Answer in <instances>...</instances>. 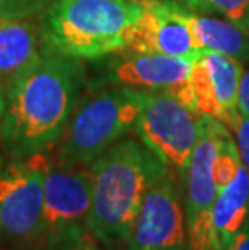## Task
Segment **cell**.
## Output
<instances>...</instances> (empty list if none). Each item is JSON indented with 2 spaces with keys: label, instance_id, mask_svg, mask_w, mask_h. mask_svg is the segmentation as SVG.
I'll use <instances>...</instances> for the list:
<instances>
[{
  "label": "cell",
  "instance_id": "obj_1",
  "mask_svg": "<svg viewBox=\"0 0 249 250\" xmlns=\"http://www.w3.org/2000/svg\"><path fill=\"white\" fill-rule=\"evenodd\" d=\"M78 58L47 49L5 87L2 144L10 158L45 153L62 137L81 97Z\"/></svg>",
  "mask_w": 249,
  "mask_h": 250
},
{
  "label": "cell",
  "instance_id": "obj_2",
  "mask_svg": "<svg viewBox=\"0 0 249 250\" xmlns=\"http://www.w3.org/2000/svg\"><path fill=\"white\" fill-rule=\"evenodd\" d=\"M91 171L92 202L84 225L105 247L125 244L147 192L170 169L141 139L123 137Z\"/></svg>",
  "mask_w": 249,
  "mask_h": 250
},
{
  "label": "cell",
  "instance_id": "obj_3",
  "mask_svg": "<svg viewBox=\"0 0 249 250\" xmlns=\"http://www.w3.org/2000/svg\"><path fill=\"white\" fill-rule=\"evenodd\" d=\"M142 13L137 0H49L41 29L49 49L92 60L123 52Z\"/></svg>",
  "mask_w": 249,
  "mask_h": 250
},
{
  "label": "cell",
  "instance_id": "obj_4",
  "mask_svg": "<svg viewBox=\"0 0 249 250\" xmlns=\"http://www.w3.org/2000/svg\"><path fill=\"white\" fill-rule=\"evenodd\" d=\"M147 92L104 87L79 100L62 137L55 144L52 163L76 168L91 167L97 158L135 129Z\"/></svg>",
  "mask_w": 249,
  "mask_h": 250
},
{
  "label": "cell",
  "instance_id": "obj_5",
  "mask_svg": "<svg viewBox=\"0 0 249 250\" xmlns=\"http://www.w3.org/2000/svg\"><path fill=\"white\" fill-rule=\"evenodd\" d=\"M50 158L45 153L10 158L0 168V241L29 246L42 241L44 183Z\"/></svg>",
  "mask_w": 249,
  "mask_h": 250
},
{
  "label": "cell",
  "instance_id": "obj_6",
  "mask_svg": "<svg viewBox=\"0 0 249 250\" xmlns=\"http://www.w3.org/2000/svg\"><path fill=\"white\" fill-rule=\"evenodd\" d=\"M204 116L177 95L152 92L146 95L135 131L146 147L181 178L199 141Z\"/></svg>",
  "mask_w": 249,
  "mask_h": 250
},
{
  "label": "cell",
  "instance_id": "obj_7",
  "mask_svg": "<svg viewBox=\"0 0 249 250\" xmlns=\"http://www.w3.org/2000/svg\"><path fill=\"white\" fill-rule=\"evenodd\" d=\"M226 126L212 116H204L199 141L180 178L184 186V215L189 250H222L217 241L212 211L219 192L214 176V163L220 139Z\"/></svg>",
  "mask_w": 249,
  "mask_h": 250
},
{
  "label": "cell",
  "instance_id": "obj_8",
  "mask_svg": "<svg viewBox=\"0 0 249 250\" xmlns=\"http://www.w3.org/2000/svg\"><path fill=\"white\" fill-rule=\"evenodd\" d=\"M125 250H189L184 204L172 171L147 192Z\"/></svg>",
  "mask_w": 249,
  "mask_h": 250
},
{
  "label": "cell",
  "instance_id": "obj_9",
  "mask_svg": "<svg viewBox=\"0 0 249 250\" xmlns=\"http://www.w3.org/2000/svg\"><path fill=\"white\" fill-rule=\"evenodd\" d=\"M115 62L110 79L123 87L141 92H168L196 108L191 87V58L160 54H123Z\"/></svg>",
  "mask_w": 249,
  "mask_h": 250
},
{
  "label": "cell",
  "instance_id": "obj_10",
  "mask_svg": "<svg viewBox=\"0 0 249 250\" xmlns=\"http://www.w3.org/2000/svg\"><path fill=\"white\" fill-rule=\"evenodd\" d=\"M243 71V63L236 58L204 50L193 62L191 68L196 108L225 125L238 110V90Z\"/></svg>",
  "mask_w": 249,
  "mask_h": 250
},
{
  "label": "cell",
  "instance_id": "obj_11",
  "mask_svg": "<svg viewBox=\"0 0 249 250\" xmlns=\"http://www.w3.org/2000/svg\"><path fill=\"white\" fill-rule=\"evenodd\" d=\"M160 54L196 60L204 52L181 20L168 12L163 0H147L128 47L121 54Z\"/></svg>",
  "mask_w": 249,
  "mask_h": 250
},
{
  "label": "cell",
  "instance_id": "obj_12",
  "mask_svg": "<svg viewBox=\"0 0 249 250\" xmlns=\"http://www.w3.org/2000/svg\"><path fill=\"white\" fill-rule=\"evenodd\" d=\"M92 202L91 167L49 165L44 183L45 232L70 223L86 221Z\"/></svg>",
  "mask_w": 249,
  "mask_h": 250
},
{
  "label": "cell",
  "instance_id": "obj_13",
  "mask_svg": "<svg viewBox=\"0 0 249 250\" xmlns=\"http://www.w3.org/2000/svg\"><path fill=\"white\" fill-rule=\"evenodd\" d=\"M168 12L180 18L204 50L219 52L236 60L249 62V37L235 21L214 18L186 8L177 0H163Z\"/></svg>",
  "mask_w": 249,
  "mask_h": 250
},
{
  "label": "cell",
  "instance_id": "obj_14",
  "mask_svg": "<svg viewBox=\"0 0 249 250\" xmlns=\"http://www.w3.org/2000/svg\"><path fill=\"white\" fill-rule=\"evenodd\" d=\"M47 49L34 18H0V83L7 87Z\"/></svg>",
  "mask_w": 249,
  "mask_h": 250
},
{
  "label": "cell",
  "instance_id": "obj_15",
  "mask_svg": "<svg viewBox=\"0 0 249 250\" xmlns=\"http://www.w3.org/2000/svg\"><path fill=\"white\" fill-rule=\"evenodd\" d=\"M249 220V171L241 163L235 179L217 192L212 221L222 250H230Z\"/></svg>",
  "mask_w": 249,
  "mask_h": 250
},
{
  "label": "cell",
  "instance_id": "obj_16",
  "mask_svg": "<svg viewBox=\"0 0 249 250\" xmlns=\"http://www.w3.org/2000/svg\"><path fill=\"white\" fill-rule=\"evenodd\" d=\"M42 250H104L83 223H70L44 234Z\"/></svg>",
  "mask_w": 249,
  "mask_h": 250
},
{
  "label": "cell",
  "instance_id": "obj_17",
  "mask_svg": "<svg viewBox=\"0 0 249 250\" xmlns=\"http://www.w3.org/2000/svg\"><path fill=\"white\" fill-rule=\"evenodd\" d=\"M189 10L205 15H222L230 21H238L248 13L249 0H177Z\"/></svg>",
  "mask_w": 249,
  "mask_h": 250
},
{
  "label": "cell",
  "instance_id": "obj_18",
  "mask_svg": "<svg viewBox=\"0 0 249 250\" xmlns=\"http://www.w3.org/2000/svg\"><path fill=\"white\" fill-rule=\"evenodd\" d=\"M224 126L228 127V131L231 132L238 152H240L241 163L249 171V118L240 113V110H236Z\"/></svg>",
  "mask_w": 249,
  "mask_h": 250
},
{
  "label": "cell",
  "instance_id": "obj_19",
  "mask_svg": "<svg viewBox=\"0 0 249 250\" xmlns=\"http://www.w3.org/2000/svg\"><path fill=\"white\" fill-rule=\"evenodd\" d=\"M49 0H0V18H34Z\"/></svg>",
  "mask_w": 249,
  "mask_h": 250
},
{
  "label": "cell",
  "instance_id": "obj_20",
  "mask_svg": "<svg viewBox=\"0 0 249 250\" xmlns=\"http://www.w3.org/2000/svg\"><path fill=\"white\" fill-rule=\"evenodd\" d=\"M238 110L249 118V71H243L238 90Z\"/></svg>",
  "mask_w": 249,
  "mask_h": 250
},
{
  "label": "cell",
  "instance_id": "obj_21",
  "mask_svg": "<svg viewBox=\"0 0 249 250\" xmlns=\"http://www.w3.org/2000/svg\"><path fill=\"white\" fill-rule=\"evenodd\" d=\"M230 250H249V220L245 225V228L240 231V234L236 236Z\"/></svg>",
  "mask_w": 249,
  "mask_h": 250
},
{
  "label": "cell",
  "instance_id": "obj_22",
  "mask_svg": "<svg viewBox=\"0 0 249 250\" xmlns=\"http://www.w3.org/2000/svg\"><path fill=\"white\" fill-rule=\"evenodd\" d=\"M3 110H5V87L0 83V168L3 167V153H2V120H3Z\"/></svg>",
  "mask_w": 249,
  "mask_h": 250
},
{
  "label": "cell",
  "instance_id": "obj_23",
  "mask_svg": "<svg viewBox=\"0 0 249 250\" xmlns=\"http://www.w3.org/2000/svg\"><path fill=\"white\" fill-rule=\"evenodd\" d=\"M235 23H236L238 26H240V28L246 33V36L249 37V13H246L245 17L240 18L238 21H235Z\"/></svg>",
  "mask_w": 249,
  "mask_h": 250
},
{
  "label": "cell",
  "instance_id": "obj_24",
  "mask_svg": "<svg viewBox=\"0 0 249 250\" xmlns=\"http://www.w3.org/2000/svg\"><path fill=\"white\" fill-rule=\"evenodd\" d=\"M248 13H249V8H248Z\"/></svg>",
  "mask_w": 249,
  "mask_h": 250
}]
</instances>
